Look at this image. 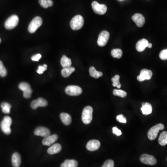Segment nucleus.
<instances>
[{"label": "nucleus", "mask_w": 167, "mask_h": 167, "mask_svg": "<svg viewBox=\"0 0 167 167\" xmlns=\"http://www.w3.org/2000/svg\"><path fill=\"white\" fill-rule=\"evenodd\" d=\"M84 24V20L81 15L74 16L70 22V26L73 30H79L83 27Z\"/></svg>", "instance_id": "obj_1"}, {"label": "nucleus", "mask_w": 167, "mask_h": 167, "mask_svg": "<svg viewBox=\"0 0 167 167\" xmlns=\"http://www.w3.org/2000/svg\"><path fill=\"white\" fill-rule=\"evenodd\" d=\"M93 109L91 106H88L84 109L82 114V120L85 124L91 123L92 119Z\"/></svg>", "instance_id": "obj_2"}, {"label": "nucleus", "mask_w": 167, "mask_h": 167, "mask_svg": "<svg viewBox=\"0 0 167 167\" xmlns=\"http://www.w3.org/2000/svg\"><path fill=\"white\" fill-rule=\"evenodd\" d=\"M12 123V119L9 116L5 117L2 121L0 126L2 130L6 135H9L11 133V129L10 126Z\"/></svg>", "instance_id": "obj_3"}, {"label": "nucleus", "mask_w": 167, "mask_h": 167, "mask_svg": "<svg viewBox=\"0 0 167 167\" xmlns=\"http://www.w3.org/2000/svg\"><path fill=\"white\" fill-rule=\"evenodd\" d=\"M42 22V18L39 16H36L34 18L28 26V30L29 33L31 34L35 33L37 29L41 26Z\"/></svg>", "instance_id": "obj_4"}, {"label": "nucleus", "mask_w": 167, "mask_h": 167, "mask_svg": "<svg viewBox=\"0 0 167 167\" xmlns=\"http://www.w3.org/2000/svg\"><path fill=\"white\" fill-rule=\"evenodd\" d=\"M164 126L162 124H159L150 128L148 132V136L150 140H154L157 137L158 132L160 130L164 129Z\"/></svg>", "instance_id": "obj_5"}, {"label": "nucleus", "mask_w": 167, "mask_h": 167, "mask_svg": "<svg viewBox=\"0 0 167 167\" xmlns=\"http://www.w3.org/2000/svg\"><path fill=\"white\" fill-rule=\"evenodd\" d=\"M19 17L17 15L15 14L11 15L5 21L4 24L5 28L8 30L13 29L17 26L19 23Z\"/></svg>", "instance_id": "obj_6"}, {"label": "nucleus", "mask_w": 167, "mask_h": 167, "mask_svg": "<svg viewBox=\"0 0 167 167\" xmlns=\"http://www.w3.org/2000/svg\"><path fill=\"white\" fill-rule=\"evenodd\" d=\"M92 8L95 13L99 15H103L105 14L107 10V8L104 4H100L94 1L92 4Z\"/></svg>", "instance_id": "obj_7"}, {"label": "nucleus", "mask_w": 167, "mask_h": 167, "mask_svg": "<svg viewBox=\"0 0 167 167\" xmlns=\"http://www.w3.org/2000/svg\"><path fill=\"white\" fill-rule=\"evenodd\" d=\"M110 37V34L106 31H103L99 34L98 39V45L99 47H103L105 46L108 42Z\"/></svg>", "instance_id": "obj_8"}, {"label": "nucleus", "mask_w": 167, "mask_h": 167, "mask_svg": "<svg viewBox=\"0 0 167 167\" xmlns=\"http://www.w3.org/2000/svg\"><path fill=\"white\" fill-rule=\"evenodd\" d=\"M67 95L72 96H79L82 93V90L79 86L77 85H69L65 90Z\"/></svg>", "instance_id": "obj_9"}, {"label": "nucleus", "mask_w": 167, "mask_h": 167, "mask_svg": "<svg viewBox=\"0 0 167 167\" xmlns=\"http://www.w3.org/2000/svg\"><path fill=\"white\" fill-rule=\"evenodd\" d=\"M140 161L147 165H154L157 162L156 159L153 156L148 154H143L140 158Z\"/></svg>", "instance_id": "obj_10"}, {"label": "nucleus", "mask_w": 167, "mask_h": 167, "mask_svg": "<svg viewBox=\"0 0 167 167\" xmlns=\"http://www.w3.org/2000/svg\"><path fill=\"white\" fill-rule=\"evenodd\" d=\"M152 71L148 69H143L141 70L140 74L137 77V79L140 82H143L145 80H149L152 76Z\"/></svg>", "instance_id": "obj_11"}, {"label": "nucleus", "mask_w": 167, "mask_h": 167, "mask_svg": "<svg viewBox=\"0 0 167 167\" xmlns=\"http://www.w3.org/2000/svg\"><path fill=\"white\" fill-rule=\"evenodd\" d=\"M132 19L138 27H142L145 24V18L141 14L137 13L134 14L132 16Z\"/></svg>", "instance_id": "obj_12"}, {"label": "nucleus", "mask_w": 167, "mask_h": 167, "mask_svg": "<svg viewBox=\"0 0 167 167\" xmlns=\"http://www.w3.org/2000/svg\"><path fill=\"white\" fill-rule=\"evenodd\" d=\"M34 134L36 136L45 137L50 135L51 132L47 128L40 126V127L36 128L35 130H34Z\"/></svg>", "instance_id": "obj_13"}, {"label": "nucleus", "mask_w": 167, "mask_h": 167, "mask_svg": "<svg viewBox=\"0 0 167 167\" xmlns=\"http://www.w3.org/2000/svg\"><path fill=\"white\" fill-rule=\"evenodd\" d=\"M100 147V143L98 140H92L89 141L86 145V148L90 151H96Z\"/></svg>", "instance_id": "obj_14"}, {"label": "nucleus", "mask_w": 167, "mask_h": 167, "mask_svg": "<svg viewBox=\"0 0 167 167\" xmlns=\"http://www.w3.org/2000/svg\"><path fill=\"white\" fill-rule=\"evenodd\" d=\"M58 138V136L56 134H53L52 135H50L47 137H44V139L42 140V144L46 146H50L54 143L57 141Z\"/></svg>", "instance_id": "obj_15"}, {"label": "nucleus", "mask_w": 167, "mask_h": 167, "mask_svg": "<svg viewBox=\"0 0 167 167\" xmlns=\"http://www.w3.org/2000/svg\"><path fill=\"white\" fill-rule=\"evenodd\" d=\"M149 45V42L148 40L145 39L140 40L136 43V49L139 52H141L145 50L146 47H148Z\"/></svg>", "instance_id": "obj_16"}, {"label": "nucleus", "mask_w": 167, "mask_h": 167, "mask_svg": "<svg viewBox=\"0 0 167 167\" xmlns=\"http://www.w3.org/2000/svg\"><path fill=\"white\" fill-rule=\"evenodd\" d=\"M12 165L14 167H19L21 163V157L20 154L18 153H14L12 156Z\"/></svg>", "instance_id": "obj_17"}, {"label": "nucleus", "mask_w": 167, "mask_h": 167, "mask_svg": "<svg viewBox=\"0 0 167 167\" xmlns=\"http://www.w3.org/2000/svg\"><path fill=\"white\" fill-rule=\"evenodd\" d=\"M141 110L143 115H147L151 114L152 111V105L149 103H143Z\"/></svg>", "instance_id": "obj_18"}, {"label": "nucleus", "mask_w": 167, "mask_h": 167, "mask_svg": "<svg viewBox=\"0 0 167 167\" xmlns=\"http://www.w3.org/2000/svg\"><path fill=\"white\" fill-rule=\"evenodd\" d=\"M61 150V146L59 143H55L47 149V152L50 155L57 154L60 152Z\"/></svg>", "instance_id": "obj_19"}, {"label": "nucleus", "mask_w": 167, "mask_h": 167, "mask_svg": "<svg viewBox=\"0 0 167 167\" xmlns=\"http://www.w3.org/2000/svg\"><path fill=\"white\" fill-rule=\"evenodd\" d=\"M60 119L65 125H69L72 122V117L69 114L62 113L60 115Z\"/></svg>", "instance_id": "obj_20"}, {"label": "nucleus", "mask_w": 167, "mask_h": 167, "mask_svg": "<svg viewBox=\"0 0 167 167\" xmlns=\"http://www.w3.org/2000/svg\"><path fill=\"white\" fill-rule=\"evenodd\" d=\"M60 64L63 68H67L71 66L72 61L70 59L68 58L66 55H64L61 58Z\"/></svg>", "instance_id": "obj_21"}, {"label": "nucleus", "mask_w": 167, "mask_h": 167, "mask_svg": "<svg viewBox=\"0 0 167 167\" xmlns=\"http://www.w3.org/2000/svg\"><path fill=\"white\" fill-rule=\"evenodd\" d=\"M78 166V162L75 160L72 159V160H65V162L62 163L61 167H77Z\"/></svg>", "instance_id": "obj_22"}, {"label": "nucleus", "mask_w": 167, "mask_h": 167, "mask_svg": "<svg viewBox=\"0 0 167 167\" xmlns=\"http://www.w3.org/2000/svg\"><path fill=\"white\" fill-rule=\"evenodd\" d=\"M75 69L73 67L64 68L61 71V75L64 78H67L75 71Z\"/></svg>", "instance_id": "obj_23"}, {"label": "nucleus", "mask_w": 167, "mask_h": 167, "mask_svg": "<svg viewBox=\"0 0 167 167\" xmlns=\"http://www.w3.org/2000/svg\"><path fill=\"white\" fill-rule=\"evenodd\" d=\"M89 73L91 77L95 79L99 78V77H102L103 75L102 72L97 71L93 66H91L89 69Z\"/></svg>", "instance_id": "obj_24"}, {"label": "nucleus", "mask_w": 167, "mask_h": 167, "mask_svg": "<svg viewBox=\"0 0 167 167\" xmlns=\"http://www.w3.org/2000/svg\"><path fill=\"white\" fill-rule=\"evenodd\" d=\"M158 143L162 146H165L167 144V132L163 131L160 134L158 138Z\"/></svg>", "instance_id": "obj_25"}, {"label": "nucleus", "mask_w": 167, "mask_h": 167, "mask_svg": "<svg viewBox=\"0 0 167 167\" xmlns=\"http://www.w3.org/2000/svg\"><path fill=\"white\" fill-rule=\"evenodd\" d=\"M39 2L40 6L45 8L52 7L53 4L52 0H39Z\"/></svg>", "instance_id": "obj_26"}, {"label": "nucleus", "mask_w": 167, "mask_h": 167, "mask_svg": "<svg viewBox=\"0 0 167 167\" xmlns=\"http://www.w3.org/2000/svg\"><path fill=\"white\" fill-rule=\"evenodd\" d=\"M111 55L113 58L120 59L123 55V52L120 49H113L111 52Z\"/></svg>", "instance_id": "obj_27"}, {"label": "nucleus", "mask_w": 167, "mask_h": 167, "mask_svg": "<svg viewBox=\"0 0 167 167\" xmlns=\"http://www.w3.org/2000/svg\"><path fill=\"white\" fill-rule=\"evenodd\" d=\"M11 107V105L7 102H3L1 104L2 112L5 114H9L10 113Z\"/></svg>", "instance_id": "obj_28"}, {"label": "nucleus", "mask_w": 167, "mask_h": 167, "mask_svg": "<svg viewBox=\"0 0 167 167\" xmlns=\"http://www.w3.org/2000/svg\"><path fill=\"white\" fill-rule=\"evenodd\" d=\"M120 76L119 75H116L111 79V81L113 82L112 85L114 87H117V88H120L121 87V84L119 82Z\"/></svg>", "instance_id": "obj_29"}, {"label": "nucleus", "mask_w": 167, "mask_h": 167, "mask_svg": "<svg viewBox=\"0 0 167 167\" xmlns=\"http://www.w3.org/2000/svg\"><path fill=\"white\" fill-rule=\"evenodd\" d=\"M19 88L23 92L31 89L30 85L28 83H26V82H21V83L19 84Z\"/></svg>", "instance_id": "obj_30"}, {"label": "nucleus", "mask_w": 167, "mask_h": 167, "mask_svg": "<svg viewBox=\"0 0 167 167\" xmlns=\"http://www.w3.org/2000/svg\"><path fill=\"white\" fill-rule=\"evenodd\" d=\"M113 95L114 96H118L121 98H125L127 96V93L124 91L121 90L114 89L113 91Z\"/></svg>", "instance_id": "obj_31"}, {"label": "nucleus", "mask_w": 167, "mask_h": 167, "mask_svg": "<svg viewBox=\"0 0 167 167\" xmlns=\"http://www.w3.org/2000/svg\"><path fill=\"white\" fill-rule=\"evenodd\" d=\"M38 107H46L48 104V103L46 99L40 98L36 100Z\"/></svg>", "instance_id": "obj_32"}, {"label": "nucleus", "mask_w": 167, "mask_h": 167, "mask_svg": "<svg viewBox=\"0 0 167 167\" xmlns=\"http://www.w3.org/2000/svg\"><path fill=\"white\" fill-rule=\"evenodd\" d=\"M7 71L5 66L3 65V63L0 60V76L4 77L7 75Z\"/></svg>", "instance_id": "obj_33"}, {"label": "nucleus", "mask_w": 167, "mask_h": 167, "mask_svg": "<svg viewBox=\"0 0 167 167\" xmlns=\"http://www.w3.org/2000/svg\"><path fill=\"white\" fill-rule=\"evenodd\" d=\"M47 66L46 64H44L43 66H40L38 67V70H37V73L40 74H42L47 69Z\"/></svg>", "instance_id": "obj_34"}, {"label": "nucleus", "mask_w": 167, "mask_h": 167, "mask_svg": "<svg viewBox=\"0 0 167 167\" xmlns=\"http://www.w3.org/2000/svg\"><path fill=\"white\" fill-rule=\"evenodd\" d=\"M114 162L112 160H106L102 167H114Z\"/></svg>", "instance_id": "obj_35"}, {"label": "nucleus", "mask_w": 167, "mask_h": 167, "mask_svg": "<svg viewBox=\"0 0 167 167\" xmlns=\"http://www.w3.org/2000/svg\"><path fill=\"white\" fill-rule=\"evenodd\" d=\"M159 57L162 60L167 59V49L162 50L159 54Z\"/></svg>", "instance_id": "obj_36"}, {"label": "nucleus", "mask_w": 167, "mask_h": 167, "mask_svg": "<svg viewBox=\"0 0 167 167\" xmlns=\"http://www.w3.org/2000/svg\"><path fill=\"white\" fill-rule=\"evenodd\" d=\"M117 120L121 123L125 124L127 122L126 118L123 115H118L117 117Z\"/></svg>", "instance_id": "obj_37"}, {"label": "nucleus", "mask_w": 167, "mask_h": 167, "mask_svg": "<svg viewBox=\"0 0 167 167\" xmlns=\"http://www.w3.org/2000/svg\"><path fill=\"white\" fill-rule=\"evenodd\" d=\"M33 91L32 89H29L27 91L23 92V97L26 98H31Z\"/></svg>", "instance_id": "obj_38"}, {"label": "nucleus", "mask_w": 167, "mask_h": 167, "mask_svg": "<svg viewBox=\"0 0 167 167\" xmlns=\"http://www.w3.org/2000/svg\"><path fill=\"white\" fill-rule=\"evenodd\" d=\"M112 132L117 136H119L122 135V132L121 130L118 129V128L116 127H114L112 128Z\"/></svg>", "instance_id": "obj_39"}, {"label": "nucleus", "mask_w": 167, "mask_h": 167, "mask_svg": "<svg viewBox=\"0 0 167 167\" xmlns=\"http://www.w3.org/2000/svg\"><path fill=\"white\" fill-rule=\"evenodd\" d=\"M41 58V55L40 53H38L37 54H35V55H33L31 58V59L33 61H38Z\"/></svg>", "instance_id": "obj_40"}, {"label": "nucleus", "mask_w": 167, "mask_h": 167, "mask_svg": "<svg viewBox=\"0 0 167 167\" xmlns=\"http://www.w3.org/2000/svg\"><path fill=\"white\" fill-rule=\"evenodd\" d=\"M31 108L33 109H34V110H35V109L38 108V107H38V104H37L36 100H33V101L31 102Z\"/></svg>", "instance_id": "obj_41"}, {"label": "nucleus", "mask_w": 167, "mask_h": 167, "mask_svg": "<svg viewBox=\"0 0 167 167\" xmlns=\"http://www.w3.org/2000/svg\"><path fill=\"white\" fill-rule=\"evenodd\" d=\"M152 47V44H151V43H149L148 46V47H149V48H151V47Z\"/></svg>", "instance_id": "obj_42"}, {"label": "nucleus", "mask_w": 167, "mask_h": 167, "mask_svg": "<svg viewBox=\"0 0 167 167\" xmlns=\"http://www.w3.org/2000/svg\"><path fill=\"white\" fill-rule=\"evenodd\" d=\"M1 39H0V43H1Z\"/></svg>", "instance_id": "obj_43"}, {"label": "nucleus", "mask_w": 167, "mask_h": 167, "mask_svg": "<svg viewBox=\"0 0 167 167\" xmlns=\"http://www.w3.org/2000/svg\"></svg>", "instance_id": "obj_44"}]
</instances>
